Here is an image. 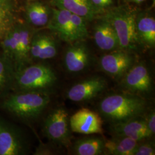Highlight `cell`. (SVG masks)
<instances>
[{
	"label": "cell",
	"instance_id": "cell-2",
	"mask_svg": "<svg viewBox=\"0 0 155 155\" xmlns=\"http://www.w3.org/2000/svg\"><path fill=\"white\" fill-rule=\"evenodd\" d=\"M50 97L47 91H21L8 97L2 107L22 119H33L49 104Z\"/></svg>",
	"mask_w": 155,
	"mask_h": 155
},
{
	"label": "cell",
	"instance_id": "cell-11",
	"mask_svg": "<svg viewBox=\"0 0 155 155\" xmlns=\"http://www.w3.org/2000/svg\"><path fill=\"white\" fill-rule=\"evenodd\" d=\"M106 86L107 82L104 78H90L74 84L68 90L67 97L77 102L91 100L103 91Z\"/></svg>",
	"mask_w": 155,
	"mask_h": 155
},
{
	"label": "cell",
	"instance_id": "cell-3",
	"mask_svg": "<svg viewBox=\"0 0 155 155\" xmlns=\"http://www.w3.org/2000/svg\"><path fill=\"white\" fill-rule=\"evenodd\" d=\"M136 15L135 12L125 7H117L107 12L103 17L115 30L120 49L136 50L140 44L136 32Z\"/></svg>",
	"mask_w": 155,
	"mask_h": 155
},
{
	"label": "cell",
	"instance_id": "cell-9",
	"mask_svg": "<svg viewBox=\"0 0 155 155\" xmlns=\"http://www.w3.org/2000/svg\"><path fill=\"white\" fill-rule=\"evenodd\" d=\"M100 66L103 71L115 78L122 77L132 67V56L127 51L118 49L102 56Z\"/></svg>",
	"mask_w": 155,
	"mask_h": 155
},
{
	"label": "cell",
	"instance_id": "cell-29",
	"mask_svg": "<svg viewBox=\"0 0 155 155\" xmlns=\"http://www.w3.org/2000/svg\"><path fill=\"white\" fill-rule=\"evenodd\" d=\"M28 1H35V0H27Z\"/></svg>",
	"mask_w": 155,
	"mask_h": 155
},
{
	"label": "cell",
	"instance_id": "cell-16",
	"mask_svg": "<svg viewBox=\"0 0 155 155\" xmlns=\"http://www.w3.org/2000/svg\"><path fill=\"white\" fill-rule=\"evenodd\" d=\"M18 0H0V40L20 21Z\"/></svg>",
	"mask_w": 155,
	"mask_h": 155
},
{
	"label": "cell",
	"instance_id": "cell-13",
	"mask_svg": "<svg viewBox=\"0 0 155 155\" xmlns=\"http://www.w3.org/2000/svg\"><path fill=\"white\" fill-rule=\"evenodd\" d=\"M58 52V43L53 36L46 33H34L30 49L31 58L39 60L52 59Z\"/></svg>",
	"mask_w": 155,
	"mask_h": 155
},
{
	"label": "cell",
	"instance_id": "cell-22",
	"mask_svg": "<svg viewBox=\"0 0 155 155\" xmlns=\"http://www.w3.org/2000/svg\"><path fill=\"white\" fill-rule=\"evenodd\" d=\"M105 141L98 137H90L78 140L74 146V153L77 155L104 154Z\"/></svg>",
	"mask_w": 155,
	"mask_h": 155
},
{
	"label": "cell",
	"instance_id": "cell-24",
	"mask_svg": "<svg viewBox=\"0 0 155 155\" xmlns=\"http://www.w3.org/2000/svg\"><path fill=\"white\" fill-rule=\"evenodd\" d=\"M155 149L154 144L150 142H147L137 145L133 152V155H154Z\"/></svg>",
	"mask_w": 155,
	"mask_h": 155
},
{
	"label": "cell",
	"instance_id": "cell-18",
	"mask_svg": "<svg viewBox=\"0 0 155 155\" xmlns=\"http://www.w3.org/2000/svg\"><path fill=\"white\" fill-rule=\"evenodd\" d=\"M136 32L140 44L148 48L155 45V20L148 13H137L136 17Z\"/></svg>",
	"mask_w": 155,
	"mask_h": 155
},
{
	"label": "cell",
	"instance_id": "cell-26",
	"mask_svg": "<svg viewBox=\"0 0 155 155\" xmlns=\"http://www.w3.org/2000/svg\"><path fill=\"white\" fill-rule=\"evenodd\" d=\"M146 121L147 127L152 136L154 135L155 133V111H151L148 116Z\"/></svg>",
	"mask_w": 155,
	"mask_h": 155
},
{
	"label": "cell",
	"instance_id": "cell-8",
	"mask_svg": "<svg viewBox=\"0 0 155 155\" xmlns=\"http://www.w3.org/2000/svg\"><path fill=\"white\" fill-rule=\"evenodd\" d=\"M72 132L84 134L103 133L102 121L94 111L82 108L77 111L69 120Z\"/></svg>",
	"mask_w": 155,
	"mask_h": 155
},
{
	"label": "cell",
	"instance_id": "cell-4",
	"mask_svg": "<svg viewBox=\"0 0 155 155\" xmlns=\"http://www.w3.org/2000/svg\"><path fill=\"white\" fill-rule=\"evenodd\" d=\"M13 81L21 91H47L55 84L57 77L50 66L36 64L16 71Z\"/></svg>",
	"mask_w": 155,
	"mask_h": 155
},
{
	"label": "cell",
	"instance_id": "cell-12",
	"mask_svg": "<svg viewBox=\"0 0 155 155\" xmlns=\"http://www.w3.org/2000/svg\"><path fill=\"white\" fill-rule=\"evenodd\" d=\"M91 56L87 45L83 41L72 43L68 47L64 56V63L70 72H81L89 66Z\"/></svg>",
	"mask_w": 155,
	"mask_h": 155
},
{
	"label": "cell",
	"instance_id": "cell-19",
	"mask_svg": "<svg viewBox=\"0 0 155 155\" xmlns=\"http://www.w3.org/2000/svg\"><path fill=\"white\" fill-rule=\"evenodd\" d=\"M52 4L56 8L66 10L86 21L93 20L98 14L90 0H52Z\"/></svg>",
	"mask_w": 155,
	"mask_h": 155
},
{
	"label": "cell",
	"instance_id": "cell-10",
	"mask_svg": "<svg viewBox=\"0 0 155 155\" xmlns=\"http://www.w3.org/2000/svg\"><path fill=\"white\" fill-rule=\"evenodd\" d=\"M124 75L122 85L127 90L135 94H147L152 90V78L144 64L131 67Z\"/></svg>",
	"mask_w": 155,
	"mask_h": 155
},
{
	"label": "cell",
	"instance_id": "cell-14",
	"mask_svg": "<svg viewBox=\"0 0 155 155\" xmlns=\"http://www.w3.org/2000/svg\"><path fill=\"white\" fill-rule=\"evenodd\" d=\"M111 129L116 136H125L137 141L152 136L147 127L145 120L139 117L113 124Z\"/></svg>",
	"mask_w": 155,
	"mask_h": 155
},
{
	"label": "cell",
	"instance_id": "cell-15",
	"mask_svg": "<svg viewBox=\"0 0 155 155\" xmlns=\"http://www.w3.org/2000/svg\"><path fill=\"white\" fill-rule=\"evenodd\" d=\"M94 38L95 44L101 50L113 51L120 49L115 30L109 21L103 17L94 27Z\"/></svg>",
	"mask_w": 155,
	"mask_h": 155
},
{
	"label": "cell",
	"instance_id": "cell-17",
	"mask_svg": "<svg viewBox=\"0 0 155 155\" xmlns=\"http://www.w3.org/2000/svg\"><path fill=\"white\" fill-rule=\"evenodd\" d=\"M24 12L28 24L42 27L47 26L50 21L52 8L42 2L32 1L27 3Z\"/></svg>",
	"mask_w": 155,
	"mask_h": 155
},
{
	"label": "cell",
	"instance_id": "cell-27",
	"mask_svg": "<svg viewBox=\"0 0 155 155\" xmlns=\"http://www.w3.org/2000/svg\"><path fill=\"white\" fill-rule=\"evenodd\" d=\"M124 1L126 2H128V3H133V4H140L144 2L145 0H124Z\"/></svg>",
	"mask_w": 155,
	"mask_h": 155
},
{
	"label": "cell",
	"instance_id": "cell-23",
	"mask_svg": "<svg viewBox=\"0 0 155 155\" xmlns=\"http://www.w3.org/2000/svg\"><path fill=\"white\" fill-rule=\"evenodd\" d=\"M15 71L13 61L3 54L0 55V91L13 81Z\"/></svg>",
	"mask_w": 155,
	"mask_h": 155
},
{
	"label": "cell",
	"instance_id": "cell-6",
	"mask_svg": "<svg viewBox=\"0 0 155 155\" xmlns=\"http://www.w3.org/2000/svg\"><path fill=\"white\" fill-rule=\"evenodd\" d=\"M71 13L66 10L52 8V14L47 27L67 43L83 41L75 28L71 20Z\"/></svg>",
	"mask_w": 155,
	"mask_h": 155
},
{
	"label": "cell",
	"instance_id": "cell-7",
	"mask_svg": "<svg viewBox=\"0 0 155 155\" xmlns=\"http://www.w3.org/2000/svg\"><path fill=\"white\" fill-rule=\"evenodd\" d=\"M26 150L20 131L0 117V155H24Z\"/></svg>",
	"mask_w": 155,
	"mask_h": 155
},
{
	"label": "cell",
	"instance_id": "cell-25",
	"mask_svg": "<svg viewBox=\"0 0 155 155\" xmlns=\"http://www.w3.org/2000/svg\"><path fill=\"white\" fill-rule=\"evenodd\" d=\"M90 1L97 13L110 7L113 4V0H90Z\"/></svg>",
	"mask_w": 155,
	"mask_h": 155
},
{
	"label": "cell",
	"instance_id": "cell-21",
	"mask_svg": "<svg viewBox=\"0 0 155 155\" xmlns=\"http://www.w3.org/2000/svg\"><path fill=\"white\" fill-rule=\"evenodd\" d=\"M138 143L127 137L116 136L105 141V152L113 155H133Z\"/></svg>",
	"mask_w": 155,
	"mask_h": 155
},
{
	"label": "cell",
	"instance_id": "cell-5",
	"mask_svg": "<svg viewBox=\"0 0 155 155\" xmlns=\"http://www.w3.org/2000/svg\"><path fill=\"white\" fill-rule=\"evenodd\" d=\"M43 131L51 141L67 147L70 143V133L67 111L61 107L52 111L45 120Z\"/></svg>",
	"mask_w": 155,
	"mask_h": 155
},
{
	"label": "cell",
	"instance_id": "cell-28",
	"mask_svg": "<svg viewBox=\"0 0 155 155\" xmlns=\"http://www.w3.org/2000/svg\"><path fill=\"white\" fill-rule=\"evenodd\" d=\"M152 1V6H155V0H151Z\"/></svg>",
	"mask_w": 155,
	"mask_h": 155
},
{
	"label": "cell",
	"instance_id": "cell-1",
	"mask_svg": "<svg viewBox=\"0 0 155 155\" xmlns=\"http://www.w3.org/2000/svg\"><path fill=\"white\" fill-rule=\"evenodd\" d=\"M147 102L136 94H116L105 97L100 102V112L113 124L137 118L143 114Z\"/></svg>",
	"mask_w": 155,
	"mask_h": 155
},
{
	"label": "cell",
	"instance_id": "cell-20",
	"mask_svg": "<svg viewBox=\"0 0 155 155\" xmlns=\"http://www.w3.org/2000/svg\"><path fill=\"white\" fill-rule=\"evenodd\" d=\"M16 25L20 46V64L18 69L20 70L24 67L27 66L31 60V45L32 37L35 32H34L33 29L28 25V23L25 24L20 21L17 22Z\"/></svg>",
	"mask_w": 155,
	"mask_h": 155
}]
</instances>
